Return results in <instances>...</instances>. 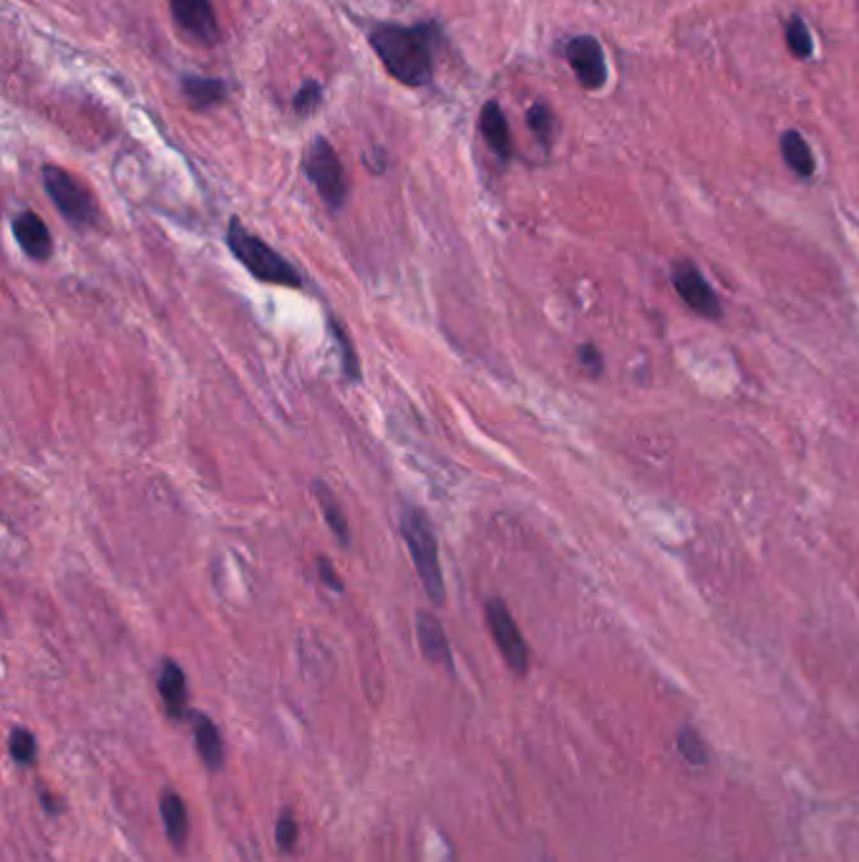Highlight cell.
<instances>
[{"instance_id": "cell-1", "label": "cell", "mask_w": 859, "mask_h": 862, "mask_svg": "<svg viewBox=\"0 0 859 862\" xmlns=\"http://www.w3.org/2000/svg\"><path fill=\"white\" fill-rule=\"evenodd\" d=\"M368 41L383 69L409 89L431 84L434 79V46L439 28L434 23H376L368 31Z\"/></svg>"}, {"instance_id": "cell-2", "label": "cell", "mask_w": 859, "mask_h": 862, "mask_svg": "<svg viewBox=\"0 0 859 862\" xmlns=\"http://www.w3.org/2000/svg\"><path fill=\"white\" fill-rule=\"evenodd\" d=\"M227 245H230L232 255H235L257 280H262V283L288 285V288H300V285H303L300 273L283 255L275 253L268 242L252 235V232L237 220L230 222Z\"/></svg>"}, {"instance_id": "cell-3", "label": "cell", "mask_w": 859, "mask_h": 862, "mask_svg": "<svg viewBox=\"0 0 859 862\" xmlns=\"http://www.w3.org/2000/svg\"><path fill=\"white\" fill-rule=\"evenodd\" d=\"M401 535H404L406 545H409L411 560H414L416 573H419L426 595L431 598V603L441 605L446 598L444 573H441L439 545H436V535L429 517L421 510H416V507H409L401 515Z\"/></svg>"}, {"instance_id": "cell-4", "label": "cell", "mask_w": 859, "mask_h": 862, "mask_svg": "<svg viewBox=\"0 0 859 862\" xmlns=\"http://www.w3.org/2000/svg\"><path fill=\"white\" fill-rule=\"evenodd\" d=\"M303 172L308 174V179L330 210H341L346 205V172H343L341 159H338L336 149L330 147L328 139L318 137L310 144L303 157Z\"/></svg>"}, {"instance_id": "cell-5", "label": "cell", "mask_w": 859, "mask_h": 862, "mask_svg": "<svg viewBox=\"0 0 859 862\" xmlns=\"http://www.w3.org/2000/svg\"><path fill=\"white\" fill-rule=\"evenodd\" d=\"M43 187H46L48 197L56 205V210L61 212L66 220L74 227H91L99 220V210H96V202L89 192L71 177L66 169L53 167L46 164L41 172Z\"/></svg>"}, {"instance_id": "cell-6", "label": "cell", "mask_w": 859, "mask_h": 862, "mask_svg": "<svg viewBox=\"0 0 859 862\" xmlns=\"http://www.w3.org/2000/svg\"><path fill=\"white\" fill-rule=\"evenodd\" d=\"M671 283L676 293L681 295L683 303L691 308L696 316L708 318V321H718L721 318V300H718L716 290L706 280L693 260H678L671 268Z\"/></svg>"}, {"instance_id": "cell-7", "label": "cell", "mask_w": 859, "mask_h": 862, "mask_svg": "<svg viewBox=\"0 0 859 862\" xmlns=\"http://www.w3.org/2000/svg\"><path fill=\"white\" fill-rule=\"evenodd\" d=\"M487 623L499 653H502V658L507 661V666L512 668L517 676H524L527 668H530V648L524 643L522 633H519L517 623H514L512 613H509V608L504 605V600H489Z\"/></svg>"}, {"instance_id": "cell-8", "label": "cell", "mask_w": 859, "mask_h": 862, "mask_svg": "<svg viewBox=\"0 0 859 862\" xmlns=\"http://www.w3.org/2000/svg\"><path fill=\"white\" fill-rule=\"evenodd\" d=\"M174 23L197 46L212 48L220 43L222 31L217 23L212 0H169Z\"/></svg>"}, {"instance_id": "cell-9", "label": "cell", "mask_w": 859, "mask_h": 862, "mask_svg": "<svg viewBox=\"0 0 859 862\" xmlns=\"http://www.w3.org/2000/svg\"><path fill=\"white\" fill-rule=\"evenodd\" d=\"M565 58L570 69L575 71L577 81H580L582 89H603L605 81H608V64H605V53L603 46L598 43V38L592 36H575L567 41L565 46Z\"/></svg>"}, {"instance_id": "cell-10", "label": "cell", "mask_w": 859, "mask_h": 862, "mask_svg": "<svg viewBox=\"0 0 859 862\" xmlns=\"http://www.w3.org/2000/svg\"><path fill=\"white\" fill-rule=\"evenodd\" d=\"M13 235H16L18 245L23 253L33 260H46L53 250L51 232H48L46 222L36 215V212L26 210L13 220Z\"/></svg>"}, {"instance_id": "cell-11", "label": "cell", "mask_w": 859, "mask_h": 862, "mask_svg": "<svg viewBox=\"0 0 859 862\" xmlns=\"http://www.w3.org/2000/svg\"><path fill=\"white\" fill-rule=\"evenodd\" d=\"M479 132H482L489 149H492L502 162L512 159V132H509V121L497 101H487V104L482 106V111H479Z\"/></svg>"}, {"instance_id": "cell-12", "label": "cell", "mask_w": 859, "mask_h": 862, "mask_svg": "<svg viewBox=\"0 0 859 862\" xmlns=\"http://www.w3.org/2000/svg\"><path fill=\"white\" fill-rule=\"evenodd\" d=\"M157 689L167 714L172 716V719H182V716L187 714V676H184V671L172 658L162 661V666H159Z\"/></svg>"}, {"instance_id": "cell-13", "label": "cell", "mask_w": 859, "mask_h": 862, "mask_svg": "<svg viewBox=\"0 0 859 862\" xmlns=\"http://www.w3.org/2000/svg\"><path fill=\"white\" fill-rule=\"evenodd\" d=\"M416 633H419V643L424 656L429 658L431 663H436V666L451 668L449 641H446L444 628H441L439 618H436L434 613L421 610V613L416 615Z\"/></svg>"}, {"instance_id": "cell-14", "label": "cell", "mask_w": 859, "mask_h": 862, "mask_svg": "<svg viewBox=\"0 0 859 862\" xmlns=\"http://www.w3.org/2000/svg\"><path fill=\"white\" fill-rule=\"evenodd\" d=\"M194 744H197V752H200L202 762L207 764L210 772H217L225 764V747H222V736L217 731V726L212 724L210 716L205 714H194Z\"/></svg>"}, {"instance_id": "cell-15", "label": "cell", "mask_w": 859, "mask_h": 862, "mask_svg": "<svg viewBox=\"0 0 859 862\" xmlns=\"http://www.w3.org/2000/svg\"><path fill=\"white\" fill-rule=\"evenodd\" d=\"M779 149H781V157H784L786 167L797 174V177H802V179L814 177V172H817V159H814L812 147H809L807 139H804L802 134L794 132V129L784 132L779 139Z\"/></svg>"}, {"instance_id": "cell-16", "label": "cell", "mask_w": 859, "mask_h": 862, "mask_svg": "<svg viewBox=\"0 0 859 862\" xmlns=\"http://www.w3.org/2000/svg\"><path fill=\"white\" fill-rule=\"evenodd\" d=\"M159 810H162L164 830H167L169 842H172L177 850H182L187 845L189 835V817L187 807H184V799L179 797L172 789H164L162 797H159Z\"/></svg>"}, {"instance_id": "cell-17", "label": "cell", "mask_w": 859, "mask_h": 862, "mask_svg": "<svg viewBox=\"0 0 859 862\" xmlns=\"http://www.w3.org/2000/svg\"><path fill=\"white\" fill-rule=\"evenodd\" d=\"M179 89L187 96L189 104L194 109H210L225 101L227 96V84L222 79H207V76H182L179 81Z\"/></svg>"}, {"instance_id": "cell-18", "label": "cell", "mask_w": 859, "mask_h": 862, "mask_svg": "<svg viewBox=\"0 0 859 862\" xmlns=\"http://www.w3.org/2000/svg\"><path fill=\"white\" fill-rule=\"evenodd\" d=\"M315 497H318L320 507H323L325 522L330 525V530L336 532L338 542H341V545H348L351 535H348V520H346V515H343L341 502L336 500V495H333L328 484H323V482H315Z\"/></svg>"}, {"instance_id": "cell-19", "label": "cell", "mask_w": 859, "mask_h": 862, "mask_svg": "<svg viewBox=\"0 0 859 862\" xmlns=\"http://www.w3.org/2000/svg\"><path fill=\"white\" fill-rule=\"evenodd\" d=\"M527 127L532 129L537 142L542 147H550L552 137H555V114L547 104H532L527 109Z\"/></svg>"}, {"instance_id": "cell-20", "label": "cell", "mask_w": 859, "mask_h": 862, "mask_svg": "<svg viewBox=\"0 0 859 862\" xmlns=\"http://www.w3.org/2000/svg\"><path fill=\"white\" fill-rule=\"evenodd\" d=\"M786 46H789L791 56L799 58V61H807V58H812V53H814L812 33H809L807 23H804L799 16L791 18L789 26H786Z\"/></svg>"}, {"instance_id": "cell-21", "label": "cell", "mask_w": 859, "mask_h": 862, "mask_svg": "<svg viewBox=\"0 0 859 862\" xmlns=\"http://www.w3.org/2000/svg\"><path fill=\"white\" fill-rule=\"evenodd\" d=\"M676 747L678 752H681V757L686 759L688 764H693V767H703V764L708 762L706 744H703L701 734H698L696 729H691V726H683V729L678 731Z\"/></svg>"}, {"instance_id": "cell-22", "label": "cell", "mask_w": 859, "mask_h": 862, "mask_svg": "<svg viewBox=\"0 0 859 862\" xmlns=\"http://www.w3.org/2000/svg\"><path fill=\"white\" fill-rule=\"evenodd\" d=\"M8 752H11L13 762L31 764L36 759V739L28 729H13L11 739H8Z\"/></svg>"}, {"instance_id": "cell-23", "label": "cell", "mask_w": 859, "mask_h": 862, "mask_svg": "<svg viewBox=\"0 0 859 862\" xmlns=\"http://www.w3.org/2000/svg\"><path fill=\"white\" fill-rule=\"evenodd\" d=\"M320 101H323V84L310 79L305 81V84L298 89V94L293 96V111L298 116H310L315 109H318Z\"/></svg>"}, {"instance_id": "cell-24", "label": "cell", "mask_w": 859, "mask_h": 862, "mask_svg": "<svg viewBox=\"0 0 859 862\" xmlns=\"http://www.w3.org/2000/svg\"><path fill=\"white\" fill-rule=\"evenodd\" d=\"M330 328H333V338H336L338 348H341L343 374H346L351 381H358L361 379V374H358V356L353 353V343H351V338H348L346 328L336 326V323H330Z\"/></svg>"}, {"instance_id": "cell-25", "label": "cell", "mask_w": 859, "mask_h": 862, "mask_svg": "<svg viewBox=\"0 0 859 862\" xmlns=\"http://www.w3.org/2000/svg\"><path fill=\"white\" fill-rule=\"evenodd\" d=\"M298 822L293 820V815L290 812H283L278 820V830H275V840H278V847L283 852H290L295 847V842H298Z\"/></svg>"}, {"instance_id": "cell-26", "label": "cell", "mask_w": 859, "mask_h": 862, "mask_svg": "<svg viewBox=\"0 0 859 862\" xmlns=\"http://www.w3.org/2000/svg\"><path fill=\"white\" fill-rule=\"evenodd\" d=\"M577 361H580V366L585 368L590 376H600L605 368L603 361V353L598 351V348L592 346V343H582L580 348H577Z\"/></svg>"}, {"instance_id": "cell-27", "label": "cell", "mask_w": 859, "mask_h": 862, "mask_svg": "<svg viewBox=\"0 0 859 862\" xmlns=\"http://www.w3.org/2000/svg\"><path fill=\"white\" fill-rule=\"evenodd\" d=\"M318 570H320V580H323L328 588H333L336 593H343V580L338 578L336 570H333V565H330L328 558H320L318 560Z\"/></svg>"}]
</instances>
